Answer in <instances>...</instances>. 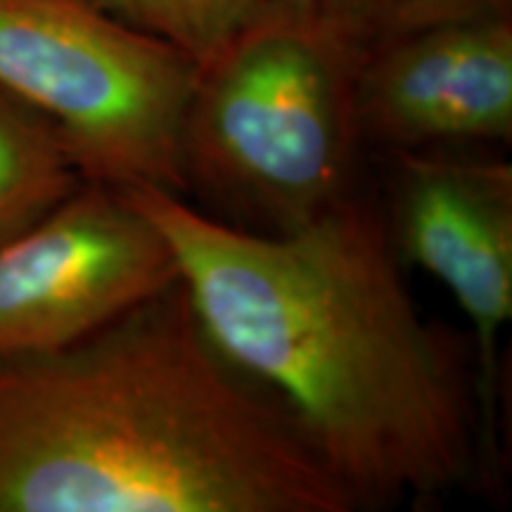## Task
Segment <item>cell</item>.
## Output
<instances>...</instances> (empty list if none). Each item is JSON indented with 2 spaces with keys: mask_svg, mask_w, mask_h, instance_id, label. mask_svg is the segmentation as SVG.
Returning <instances> with one entry per match:
<instances>
[{
  "mask_svg": "<svg viewBox=\"0 0 512 512\" xmlns=\"http://www.w3.org/2000/svg\"><path fill=\"white\" fill-rule=\"evenodd\" d=\"M126 192L174 249L204 330L285 403L351 512L486 486L470 335L422 316L380 204L354 190L302 228L259 233L176 192Z\"/></svg>",
  "mask_w": 512,
  "mask_h": 512,
  "instance_id": "obj_1",
  "label": "cell"
},
{
  "mask_svg": "<svg viewBox=\"0 0 512 512\" xmlns=\"http://www.w3.org/2000/svg\"><path fill=\"white\" fill-rule=\"evenodd\" d=\"M0 512H351L285 403L181 280L105 328L0 358Z\"/></svg>",
  "mask_w": 512,
  "mask_h": 512,
  "instance_id": "obj_2",
  "label": "cell"
},
{
  "mask_svg": "<svg viewBox=\"0 0 512 512\" xmlns=\"http://www.w3.org/2000/svg\"><path fill=\"white\" fill-rule=\"evenodd\" d=\"M358 53L347 31L266 3L197 67L181 128L185 190L259 233L302 228L351 195Z\"/></svg>",
  "mask_w": 512,
  "mask_h": 512,
  "instance_id": "obj_3",
  "label": "cell"
},
{
  "mask_svg": "<svg viewBox=\"0 0 512 512\" xmlns=\"http://www.w3.org/2000/svg\"><path fill=\"white\" fill-rule=\"evenodd\" d=\"M197 67L81 0H0V91L53 121L88 183L188 192L181 128Z\"/></svg>",
  "mask_w": 512,
  "mask_h": 512,
  "instance_id": "obj_4",
  "label": "cell"
},
{
  "mask_svg": "<svg viewBox=\"0 0 512 512\" xmlns=\"http://www.w3.org/2000/svg\"><path fill=\"white\" fill-rule=\"evenodd\" d=\"M178 280L174 249L131 195L83 181L0 245V358L72 344Z\"/></svg>",
  "mask_w": 512,
  "mask_h": 512,
  "instance_id": "obj_5",
  "label": "cell"
},
{
  "mask_svg": "<svg viewBox=\"0 0 512 512\" xmlns=\"http://www.w3.org/2000/svg\"><path fill=\"white\" fill-rule=\"evenodd\" d=\"M387 216L401 264L446 287L470 323L486 486H501V337L512 318V166L463 150L394 152Z\"/></svg>",
  "mask_w": 512,
  "mask_h": 512,
  "instance_id": "obj_6",
  "label": "cell"
},
{
  "mask_svg": "<svg viewBox=\"0 0 512 512\" xmlns=\"http://www.w3.org/2000/svg\"><path fill=\"white\" fill-rule=\"evenodd\" d=\"M363 147L463 150L512 140V12L363 43L354 76Z\"/></svg>",
  "mask_w": 512,
  "mask_h": 512,
  "instance_id": "obj_7",
  "label": "cell"
},
{
  "mask_svg": "<svg viewBox=\"0 0 512 512\" xmlns=\"http://www.w3.org/2000/svg\"><path fill=\"white\" fill-rule=\"evenodd\" d=\"M81 183L53 121L0 91V245L43 219Z\"/></svg>",
  "mask_w": 512,
  "mask_h": 512,
  "instance_id": "obj_8",
  "label": "cell"
},
{
  "mask_svg": "<svg viewBox=\"0 0 512 512\" xmlns=\"http://www.w3.org/2000/svg\"><path fill=\"white\" fill-rule=\"evenodd\" d=\"M119 22L164 38L202 64L266 5V0H81Z\"/></svg>",
  "mask_w": 512,
  "mask_h": 512,
  "instance_id": "obj_9",
  "label": "cell"
},
{
  "mask_svg": "<svg viewBox=\"0 0 512 512\" xmlns=\"http://www.w3.org/2000/svg\"><path fill=\"white\" fill-rule=\"evenodd\" d=\"M503 12H512V0H356V34L363 46L430 24Z\"/></svg>",
  "mask_w": 512,
  "mask_h": 512,
  "instance_id": "obj_10",
  "label": "cell"
},
{
  "mask_svg": "<svg viewBox=\"0 0 512 512\" xmlns=\"http://www.w3.org/2000/svg\"><path fill=\"white\" fill-rule=\"evenodd\" d=\"M266 3L287 12V15L313 19V22H323L347 31L358 41L356 0H266Z\"/></svg>",
  "mask_w": 512,
  "mask_h": 512,
  "instance_id": "obj_11",
  "label": "cell"
}]
</instances>
